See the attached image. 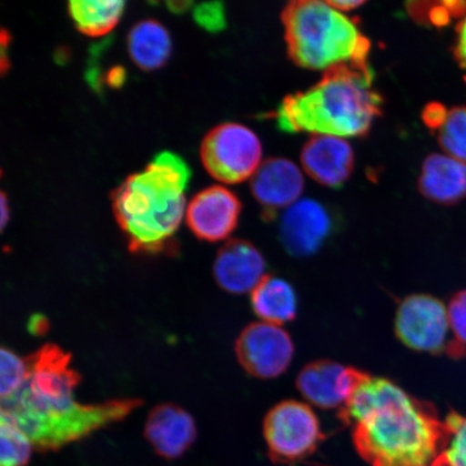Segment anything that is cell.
I'll use <instances>...</instances> for the list:
<instances>
[{
	"mask_svg": "<svg viewBox=\"0 0 466 466\" xmlns=\"http://www.w3.org/2000/svg\"><path fill=\"white\" fill-rule=\"evenodd\" d=\"M351 425L355 448L370 466H436L445 424L434 407L390 379L364 378L339 410Z\"/></svg>",
	"mask_w": 466,
	"mask_h": 466,
	"instance_id": "1",
	"label": "cell"
},
{
	"mask_svg": "<svg viewBox=\"0 0 466 466\" xmlns=\"http://www.w3.org/2000/svg\"><path fill=\"white\" fill-rule=\"evenodd\" d=\"M369 63L329 69L310 89L284 98L277 110L279 130L341 138L363 137L382 112Z\"/></svg>",
	"mask_w": 466,
	"mask_h": 466,
	"instance_id": "2",
	"label": "cell"
},
{
	"mask_svg": "<svg viewBox=\"0 0 466 466\" xmlns=\"http://www.w3.org/2000/svg\"><path fill=\"white\" fill-rule=\"evenodd\" d=\"M190 177L187 163L162 151L114 192L115 217L131 252L158 254L172 247L187 209L185 191Z\"/></svg>",
	"mask_w": 466,
	"mask_h": 466,
	"instance_id": "3",
	"label": "cell"
},
{
	"mask_svg": "<svg viewBox=\"0 0 466 466\" xmlns=\"http://www.w3.org/2000/svg\"><path fill=\"white\" fill-rule=\"evenodd\" d=\"M142 405L137 399L85 405L74 395L36 399L21 391L2 399V417L25 433L38 451H57L125 418Z\"/></svg>",
	"mask_w": 466,
	"mask_h": 466,
	"instance_id": "4",
	"label": "cell"
},
{
	"mask_svg": "<svg viewBox=\"0 0 466 466\" xmlns=\"http://www.w3.org/2000/svg\"><path fill=\"white\" fill-rule=\"evenodd\" d=\"M282 21L289 55L300 67L326 72L343 64L369 63V38L328 2H291Z\"/></svg>",
	"mask_w": 466,
	"mask_h": 466,
	"instance_id": "5",
	"label": "cell"
},
{
	"mask_svg": "<svg viewBox=\"0 0 466 466\" xmlns=\"http://www.w3.org/2000/svg\"><path fill=\"white\" fill-rule=\"evenodd\" d=\"M264 436L273 461H300L318 450L324 434L317 413L302 401L288 400L272 407L264 420Z\"/></svg>",
	"mask_w": 466,
	"mask_h": 466,
	"instance_id": "6",
	"label": "cell"
},
{
	"mask_svg": "<svg viewBox=\"0 0 466 466\" xmlns=\"http://www.w3.org/2000/svg\"><path fill=\"white\" fill-rule=\"evenodd\" d=\"M261 144L256 134L238 124L214 127L203 139L201 159L215 179L238 184L252 178L261 165Z\"/></svg>",
	"mask_w": 466,
	"mask_h": 466,
	"instance_id": "7",
	"label": "cell"
},
{
	"mask_svg": "<svg viewBox=\"0 0 466 466\" xmlns=\"http://www.w3.org/2000/svg\"><path fill=\"white\" fill-rule=\"evenodd\" d=\"M395 333L403 345L418 352L461 353L462 348L450 338L448 309L431 295H410L400 302L396 311Z\"/></svg>",
	"mask_w": 466,
	"mask_h": 466,
	"instance_id": "8",
	"label": "cell"
},
{
	"mask_svg": "<svg viewBox=\"0 0 466 466\" xmlns=\"http://www.w3.org/2000/svg\"><path fill=\"white\" fill-rule=\"evenodd\" d=\"M238 362L250 376L275 379L284 374L293 360V340L282 326L256 322L243 329L236 342Z\"/></svg>",
	"mask_w": 466,
	"mask_h": 466,
	"instance_id": "9",
	"label": "cell"
},
{
	"mask_svg": "<svg viewBox=\"0 0 466 466\" xmlns=\"http://www.w3.org/2000/svg\"><path fill=\"white\" fill-rule=\"evenodd\" d=\"M367 372L329 360L309 363L296 378V387L309 404L341 410Z\"/></svg>",
	"mask_w": 466,
	"mask_h": 466,
	"instance_id": "10",
	"label": "cell"
},
{
	"mask_svg": "<svg viewBox=\"0 0 466 466\" xmlns=\"http://www.w3.org/2000/svg\"><path fill=\"white\" fill-rule=\"evenodd\" d=\"M241 208L233 192L223 186H212L192 198L186 220L200 240L223 241L236 229Z\"/></svg>",
	"mask_w": 466,
	"mask_h": 466,
	"instance_id": "11",
	"label": "cell"
},
{
	"mask_svg": "<svg viewBox=\"0 0 466 466\" xmlns=\"http://www.w3.org/2000/svg\"><path fill=\"white\" fill-rule=\"evenodd\" d=\"M331 230V218L316 200H299L285 209L279 223V238L287 252L295 258L317 253Z\"/></svg>",
	"mask_w": 466,
	"mask_h": 466,
	"instance_id": "12",
	"label": "cell"
},
{
	"mask_svg": "<svg viewBox=\"0 0 466 466\" xmlns=\"http://www.w3.org/2000/svg\"><path fill=\"white\" fill-rule=\"evenodd\" d=\"M266 261L258 248L244 240H230L218 250L214 276L230 294L252 293L267 275Z\"/></svg>",
	"mask_w": 466,
	"mask_h": 466,
	"instance_id": "13",
	"label": "cell"
},
{
	"mask_svg": "<svg viewBox=\"0 0 466 466\" xmlns=\"http://www.w3.org/2000/svg\"><path fill=\"white\" fill-rule=\"evenodd\" d=\"M304 187L305 180L299 167L284 158L261 162L250 180L253 196L268 215L289 208L299 201Z\"/></svg>",
	"mask_w": 466,
	"mask_h": 466,
	"instance_id": "14",
	"label": "cell"
},
{
	"mask_svg": "<svg viewBox=\"0 0 466 466\" xmlns=\"http://www.w3.org/2000/svg\"><path fill=\"white\" fill-rule=\"evenodd\" d=\"M301 165L317 183L339 187L351 175L354 154L345 138L313 136L301 151Z\"/></svg>",
	"mask_w": 466,
	"mask_h": 466,
	"instance_id": "15",
	"label": "cell"
},
{
	"mask_svg": "<svg viewBox=\"0 0 466 466\" xmlns=\"http://www.w3.org/2000/svg\"><path fill=\"white\" fill-rule=\"evenodd\" d=\"M146 439L165 459H177L187 451L197 436L194 419L177 405L162 404L150 411L145 425Z\"/></svg>",
	"mask_w": 466,
	"mask_h": 466,
	"instance_id": "16",
	"label": "cell"
},
{
	"mask_svg": "<svg viewBox=\"0 0 466 466\" xmlns=\"http://www.w3.org/2000/svg\"><path fill=\"white\" fill-rule=\"evenodd\" d=\"M419 189L427 199L441 204L464 199L466 163L448 155H431L423 163Z\"/></svg>",
	"mask_w": 466,
	"mask_h": 466,
	"instance_id": "17",
	"label": "cell"
},
{
	"mask_svg": "<svg viewBox=\"0 0 466 466\" xmlns=\"http://www.w3.org/2000/svg\"><path fill=\"white\" fill-rule=\"evenodd\" d=\"M253 310L261 322L282 326L294 320L299 299L291 284L282 278L266 276L250 296Z\"/></svg>",
	"mask_w": 466,
	"mask_h": 466,
	"instance_id": "18",
	"label": "cell"
},
{
	"mask_svg": "<svg viewBox=\"0 0 466 466\" xmlns=\"http://www.w3.org/2000/svg\"><path fill=\"white\" fill-rule=\"evenodd\" d=\"M127 48L132 61L144 71L165 66L171 55L170 34L155 20H144L134 25L127 36Z\"/></svg>",
	"mask_w": 466,
	"mask_h": 466,
	"instance_id": "19",
	"label": "cell"
},
{
	"mask_svg": "<svg viewBox=\"0 0 466 466\" xmlns=\"http://www.w3.org/2000/svg\"><path fill=\"white\" fill-rule=\"evenodd\" d=\"M120 0H73L68 13L81 33L101 36L112 31L125 10Z\"/></svg>",
	"mask_w": 466,
	"mask_h": 466,
	"instance_id": "20",
	"label": "cell"
},
{
	"mask_svg": "<svg viewBox=\"0 0 466 466\" xmlns=\"http://www.w3.org/2000/svg\"><path fill=\"white\" fill-rule=\"evenodd\" d=\"M0 466H25L31 459L33 444L15 424L0 420Z\"/></svg>",
	"mask_w": 466,
	"mask_h": 466,
	"instance_id": "21",
	"label": "cell"
},
{
	"mask_svg": "<svg viewBox=\"0 0 466 466\" xmlns=\"http://www.w3.org/2000/svg\"><path fill=\"white\" fill-rule=\"evenodd\" d=\"M444 424L441 466H466V416L458 412L448 413Z\"/></svg>",
	"mask_w": 466,
	"mask_h": 466,
	"instance_id": "22",
	"label": "cell"
},
{
	"mask_svg": "<svg viewBox=\"0 0 466 466\" xmlns=\"http://www.w3.org/2000/svg\"><path fill=\"white\" fill-rule=\"evenodd\" d=\"M439 139L446 155L466 163V107L450 110L440 127Z\"/></svg>",
	"mask_w": 466,
	"mask_h": 466,
	"instance_id": "23",
	"label": "cell"
},
{
	"mask_svg": "<svg viewBox=\"0 0 466 466\" xmlns=\"http://www.w3.org/2000/svg\"><path fill=\"white\" fill-rule=\"evenodd\" d=\"M2 359V383L0 391L2 399L8 398L22 387L27 376V364L25 359H21L9 349L3 348L0 353Z\"/></svg>",
	"mask_w": 466,
	"mask_h": 466,
	"instance_id": "24",
	"label": "cell"
},
{
	"mask_svg": "<svg viewBox=\"0 0 466 466\" xmlns=\"http://www.w3.org/2000/svg\"><path fill=\"white\" fill-rule=\"evenodd\" d=\"M451 336L459 347L466 346V289L454 295L448 306Z\"/></svg>",
	"mask_w": 466,
	"mask_h": 466,
	"instance_id": "25",
	"label": "cell"
},
{
	"mask_svg": "<svg viewBox=\"0 0 466 466\" xmlns=\"http://www.w3.org/2000/svg\"><path fill=\"white\" fill-rule=\"evenodd\" d=\"M194 16L198 25L209 32H218L226 26L225 9L221 3L198 5Z\"/></svg>",
	"mask_w": 466,
	"mask_h": 466,
	"instance_id": "26",
	"label": "cell"
},
{
	"mask_svg": "<svg viewBox=\"0 0 466 466\" xmlns=\"http://www.w3.org/2000/svg\"><path fill=\"white\" fill-rule=\"evenodd\" d=\"M450 110H446L441 104H431L424 109L423 119L431 129L440 130V127L444 124L447 115Z\"/></svg>",
	"mask_w": 466,
	"mask_h": 466,
	"instance_id": "27",
	"label": "cell"
},
{
	"mask_svg": "<svg viewBox=\"0 0 466 466\" xmlns=\"http://www.w3.org/2000/svg\"><path fill=\"white\" fill-rule=\"evenodd\" d=\"M457 34V45L454 54H456L459 63L466 68V15L458 26Z\"/></svg>",
	"mask_w": 466,
	"mask_h": 466,
	"instance_id": "28",
	"label": "cell"
},
{
	"mask_svg": "<svg viewBox=\"0 0 466 466\" xmlns=\"http://www.w3.org/2000/svg\"><path fill=\"white\" fill-rule=\"evenodd\" d=\"M331 7L337 9L338 11H341V13H345V11H350L353 9H357L360 5H363L364 2H359V0H339V2H328Z\"/></svg>",
	"mask_w": 466,
	"mask_h": 466,
	"instance_id": "29",
	"label": "cell"
},
{
	"mask_svg": "<svg viewBox=\"0 0 466 466\" xmlns=\"http://www.w3.org/2000/svg\"><path fill=\"white\" fill-rule=\"evenodd\" d=\"M126 75L124 69L118 67L109 72L107 81L110 86H120L124 84Z\"/></svg>",
	"mask_w": 466,
	"mask_h": 466,
	"instance_id": "30",
	"label": "cell"
},
{
	"mask_svg": "<svg viewBox=\"0 0 466 466\" xmlns=\"http://www.w3.org/2000/svg\"><path fill=\"white\" fill-rule=\"evenodd\" d=\"M29 329L33 330L34 334H44L48 329L46 319H44L43 317H35V319H32L31 324H29Z\"/></svg>",
	"mask_w": 466,
	"mask_h": 466,
	"instance_id": "31",
	"label": "cell"
},
{
	"mask_svg": "<svg viewBox=\"0 0 466 466\" xmlns=\"http://www.w3.org/2000/svg\"><path fill=\"white\" fill-rule=\"evenodd\" d=\"M8 219H9V208L7 206V200H5V196L3 192V194H2V228H5V226L7 225Z\"/></svg>",
	"mask_w": 466,
	"mask_h": 466,
	"instance_id": "32",
	"label": "cell"
},
{
	"mask_svg": "<svg viewBox=\"0 0 466 466\" xmlns=\"http://www.w3.org/2000/svg\"><path fill=\"white\" fill-rule=\"evenodd\" d=\"M167 5H168V7H170L171 10L174 11V13H182V11H184L185 9H187L186 7H188V5H190L191 4L187 3V2H182V3L175 2V3H168Z\"/></svg>",
	"mask_w": 466,
	"mask_h": 466,
	"instance_id": "33",
	"label": "cell"
},
{
	"mask_svg": "<svg viewBox=\"0 0 466 466\" xmlns=\"http://www.w3.org/2000/svg\"><path fill=\"white\" fill-rule=\"evenodd\" d=\"M436 466H441V461H440V463H439V464H437Z\"/></svg>",
	"mask_w": 466,
	"mask_h": 466,
	"instance_id": "34",
	"label": "cell"
}]
</instances>
